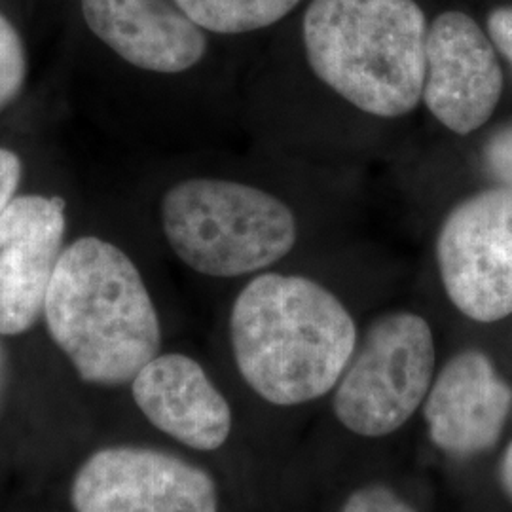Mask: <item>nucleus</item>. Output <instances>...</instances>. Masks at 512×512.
Segmentation results:
<instances>
[{"mask_svg": "<svg viewBox=\"0 0 512 512\" xmlns=\"http://www.w3.org/2000/svg\"><path fill=\"white\" fill-rule=\"evenodd\" d=\"M162 228L173 253L209 277L264 270L293 251V211L272 194L222 179H186L162 200Z\"/></svg>", "mask_w": 512, "mask_h": 512, "instance_id": "obj_4", "label": "nucleus"}, {"mask_svg": "<svg viewBox=\"0 0 512 512\" xmlns=\"http://www.w3.org/2000/svg\"><path fill=\"white\" fill-rule=\"evenodd\" d=\"M230 336L243 380L277 406L327 395L357 348L346 306L300 275L255 277L234 302Z\"/></svg>", "mask_w": 512, "mask_h": 512, "instance_id": "obj_1", "label": "nucleus"}, {"mask_svg": "<svg viewBox=\"0 0 512 512\" xmlns=\"http://www.w3.org/2000/svg\"><path fill=\"white\" fill-rule=\"evenodd\" d=\"M488 33L495 50L512 65V6L495 8L488 16Z\"/></svg>", "mask_w": 512, "mask_h": 512, "instance_id": "obj_18", "label": "nucleus"}, {"mask_svg": "<svg viewBox=\"0 0 512 512\" xmlns=\"http://www.w3.org/2000/svg\"><path fill=\"white\" fill-rule=\"evenodd\" d=\"M448 298L478 323L512 313V188L499 186L458 203L437 238Z\"/></svg>", "mask_w": 512, "mask_h": 512, "instance_id": "obj_6", "label": "nucleus"}, {"mask_svg": "<svg viewBox=\"0 0 512 512\" xmlns=\"http://www.w3.org/2000/svg\"><path fill=\"white\" fill-rule=\"evenodd\" d=\"M203 31L241 35L270 27L300 0H173Z\"/></svg>", "mask_w": 512, "mask_h": 512, "instance_id": "obj_13", "label": "nucleus"}, {"mask_svg": "<svg viewBox=\"0 0 512 512\" xmlns=\"http://www.w3.org/2000/svg\"><path fill=\"white\" fill-rule=\"evenodd\" d=\"M80 12L95 37L141 71L184 73L207 52L205 31L173 0H80Z\"/></svg>", "mask_w": 512, "mask_h": 512, "instance_id": "obj_11", "label": "nucleus"}, {"mask_svg": "<svg viewBox=\"0 0 512 512\" xmlns=\"http://www.w3.org/2000/svg\"><path fill=\"white\" fill-rule=\"evenodd\" d=\"M23 177L21 158L14 150L0 147V215L16 198Z\"/></svg>", "mask_w": 512, "mask_h": 512, "instance_id": "obj_17", "label": "nucleus"}, {"mask_svg": "<svg viewBox=\"0 0 512 512\" xmlns=\"http://www.w3.org/2000/svg\"><path fill=\"white\" fill-rule=\"evenodd\" d=\"M131 393L154 427L188 448L213 452L230 437V404L192 357H154L133 378Z\"/></svg>", "mask_w": 512, "mask_h": 512, "instance_id": "obj_12", "label": "nucleus"}, {"mask_svg": "<svg viewBox=\"0 0 512 512\" xmlns=\"http://www.w3.org/2000/svg\"><path fill=\"white\" fill-rule=\"evenodd\" d=\"M27 80V50L18 27L0 12V112L8 109Z\"/></svg>", "mask_w": 512, "mask_h": 512, "instance_id": "obj_14", "label": "nucleus"}, {"mask_svg": "<svg viewBox=\"0 0 512 512\" xmlns=\"http://www.w3.org/2000/svg\"><path fill=\"white\" fill-rule=\"evenodd\" d=\"M44 319L55 346L88 384H131L162 348L158 311L139 268L97 236L63 249Z\"/></svg>", "mask_w": 512, "mask_h": 512, "instance_id": "obj_2", "label": "nucleus"}, {"mask_svg": "<svg viewBox=\"0 0 512 512\" xmlns=\"http://www.w3.org/2000/svg\"><path fill=\"white\" fill-rule=\"evenodd\" d=\"M499 478H501V486H503L505 494L509 495V499L512 501V442L507 446L505 456L501 459Z\"/></svg>", "mask_w": 512, "mask_h": 512, "instance_id": "obj_19", "label": "nucleus"}, {"mask_svg": "<svg viewBox=\"0 0 512 512\" xmlns=\"http://www.w3.org/2000/svg\"><path fill=\"white\" fill-rule=\"evenodd\" d=\"M340 512H416L382 484H368L349 495Z\"/></svg>", "mask_w": 512, "mask_h": 512, "instance_id": "obj_15", "label": "nucleus"}, {"mask_svg": "<svg viewBox=\"0 0 512 512\" xmlns=\"http://www.w3.org/2000/svg\"><path fill=\"white\" fill-rule=\"evenodd\" d=\"M512 408V389L492 359L465 349L431 385L423 416L433 444L452 458L469 459L494 448Z\"/></svg>", "mask_w": 512, "mask_h": 512, "instance_id": "obj_10", "label": "nucleus"}, {"mask_svg": "<svg viewBox=\"0 0 512 512\" xmlns=\"http://www.w3.org/2000/svg\"><path fill=\"white\" fill-rule=\"evenodd\" d=\"M484 165L497 183L512 188V122L486 141Z\"/></svg>", "mask_w": 512, "mask_h": 512, "instance_id": "obj_16", "label": "nucleus"}, {"mask_svg": "<svg viewBox=\"0 0 512 512\" xmlns=\"http://www.w3.org/2000/svg\"><path fill=\"white\" fill-rule=\"evenodd\" d=\"M501 92L497 50L475 19L456 10L433 19L421 99L440 124L458 135L473 133L490 120Z\"/></svg>", "mask_w": 512, "mask_h": 512, "instance_id": "obj_8", "label": "nucleus"}, {"mask_svg": "<svg viewBox=\"0 0 512 512\" xmlns=\"http://www.w3.org/2000/svg\"><path fill=\"white\" fill-rule=\"evenodd\" d=\"M4 380H6V349L0 340V397H2V389H4Z\"/></svg>", "mask_w": 512, "mask_h": 512, "instance_id": "obj_20", "label": "nucleus"}, {"mask_svg": "<svg viewBox=\"0 0 512 512\" xmlns=\"http://www.w3.org/2000/svg\"><path fill=\"white\" fill-rule=\"evenodd\" d=\"M74 512H219L217 484L184 459L139 446H110L78 469Z\"/></svg>", "mask_w": 512, "mask_h": 512, "instance_id": "obj_7", "label": "nucleus"}, {"mask_svg": "<svg viewBox=\"0 0 512 512\" xmlns=\"http://www.w3.org/2000/svg\"><path fill=\"white\" fill-rule=\"evenodd\" d=\"M435 372L429 323L408 311L376 319L355 348L334 393V414L361 437L401 429L425 401Z\"/></svg>", "mask_w": 512, "mask_h": 512, "instance_id": "obj_5", "label": "nucleus"}, {"mask_svg": "<svg viewBox=\"0 0 512 512\" xmlns=\"http://www.w3.org/2000/svg\"><path fill=\"white\" fill-rule=\"evenodd\" d=\"M65 232L59 196H16L0 215V336H19L42 317Z\"/></svg>", "mask_w": 512, "mask_h": 512, "instance_id": "obj_9", "label": "nucleus"}, {"mask_svg": "<svg viewBox=\"0 0 512 512\" xmlns=\"http://www.w3.org/2000/svg\"><path fill=\"white\" fill-rule=\"evenodd\" d=\"M427 29L416 0H311L302 23L311 71L380 118L418 107Z\"/></svg>", "mask_w": 512, "mask_h": 512, "instance_id": "obj_3", "label": "nucleus"}]
</instances>
